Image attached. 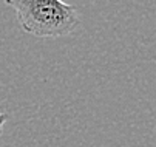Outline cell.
Returning a JSON list of instances; mask_svg holds the SVG:
<instances>
[{
    "instance_id": "7a4b0ae2",
    "label": "cell",
    "mask_w": 156,
    "mask_h": 147,
    "mask_svg": "<svg viewBox=\"0 0 156 147\" xmlns=\"http://www.w3.org/2000/svg\"><path fill=\"white\" fill-rule=\"evenodd\" d=\"M6 121H8V115H6V113H0V135H2L3 125L6 124Z\"/></svg>"
},
{
    "instance_id": "6da1fadb",
    "label": "cell",
    "mask_w": 156,
    "mask_h": 147,
    "mask_svg": "<svg viewBox=\"0 0 156 147\" xmlns=\"http://www.w3.org/2000/svg\"><path fill=\"white\" fill-rule=\"evenodd\" d=\"M16 14L20 28L36 37H62L80 25L76 6L63 0H5Z\"/></svg>"
}]
</instances>
